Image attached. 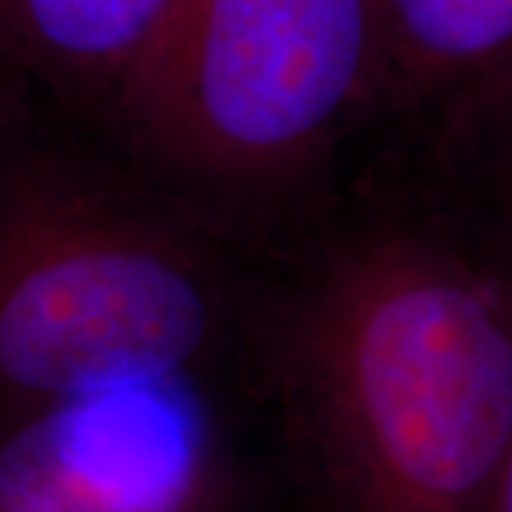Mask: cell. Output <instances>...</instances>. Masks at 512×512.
Wrapping results in <instances>:
<instances>
[{
  "label": "cell",
  "instance_id": "1",
  "mask_svg": "<svg viewBox=\"0 0 512 512\" xmlns=\"http://www.w3.org/2000/svg\"><path fill=\"white\" fill-rule=\"evenodd\" d=\"M311 512H484L512 439V245L493 220L379 214L256 319Z\"/></svg>",
  "mask_w": 512,
  "mask_h": 512
},
{
  "label": "cell",
  "instance_id": "2",
  "mask_svg": "<svg viewBox=\"0 0 512 512\" xmlns=\"http://www.w3.org/2000/svg\"><path fill=\"white\" fill-rule=\"evenodd\" d=\"M242 328L214 222L32 114L0 134V410L211 379Z\"/></svg>",
  "mask_w": 512,
  "mask_h": 512
},
{
  "label": "cell",
  "instance_id": "3",
  "mask_svg": "<svg viewBox=\"0 0 512 512\" xmlns=\"http://www.w3.org/2000/svg\"><path fill=\"white\" fill-rule=\"evenodd\" d=\"M387 109L373 0H171L106 126L208 222L299 194Z\"/></svg>",
  "mask_w": 512,
  "mask_h": 512
},
{
  "label": "cell",
  "instance_id": "4",
  "mask_svg": "<svg viewBox=\"0 0 512 512\" xmlns=\"http://www.w3.org/2000/svg\"><path fill=\"white\" fill-rule=\"evenodd\" d=\"M211 379L0 410V512H251Z\"/></svg>",
  "mask_w": 512,
  "mask_h": 512
},
{
  "label": "cell",
  "instance_id": "5",
  "mask_svg": "<svg viewBox=\"0 0 512 512\" xmlns=\"http://www.w3.org/2000/svg\"><path fill=\"white\" fill-rule=\"evenodd\" d=\"M387 109L464 137L512 94V0H373Z\"/></svg>",
  "mask_w": 512,
  "mask_h": 512
},
{
  "label": "cell",
  "instance_id": "6",
  "mask_svg": "<svg viewBox=\"0 0 512 512\" xmlns=\"http://www.w3.org/2000/svg\"><path fill=\"white\" fill-rule=\"evenodd\" d=\"M171 0H0V49L32 92L109 120Z\"/></svg>",
  "mask_w": 512,
  "mask_h": 512
},
{
  "label": "cell",
  "instance_id": "7",
  "mask_svg": "<svg viewBox=\"0 0 512 512\" xmlns=\"http://www.w3.org/2000/svg\"><path fill=\"white\" fill-rule=\"evenodd\" d=\"M473 134L487 137V143L493 146V225L512 245V94L490 114H484L461 140Z\"/></svg>",
  "mask_w": 512,
  "mask_h": 512
},
{
  "label": "cell",
  "instance_id": "8",
  "mask_svg": "<svg viewBox=\"0 0 512 512\" xmlns=\"http://www.w3.org/2000/svg\"><path fill=\"white\" fill-rule=\"evenodd\" d=\"M32 86L0 49V134L32 114Z\"/></svg>",
  "mask_w": 512,
  "mask_h": 512
},
{
  "label": "cell",
  "instance_id": "9",
  "mask_svg": "<svg viewBox=\"0 0 512 512\" xmlns=\"http://www.w3.org/2000/svg\"><path fill=\"white\" fill-rule=\"evenodd\" d=\"M484 512H512V439L507 444V450H504L498 470H495Z\"/></svg>",
  "mask_w": 512,
  "mask_h": 512
},
{
  "label": "cell",
  "instance_id": "10",
  "mask_svg": "<svg viewBox=\"0 0 512 512\" xmlns=\"http://www.w3.org/2000/svg\"><path fill=\"white\" fill-rule=\"evenodd\" d=\"M251 512H256V510H251Z\"/></svg>",
  "mask_w": 512,
  "mask_h": 512
}]
</instances>
